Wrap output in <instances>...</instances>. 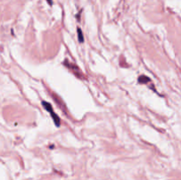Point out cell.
<instances>
[{"instance_id": "4", "label": "cell", "mask_w": 181, "mask_h": 180, "mask_svg": "<svg viewBox=\"0 0 181 180\" xmlns=\"http://www.w3.org/2000/svg\"><path fill=\"white\" fill-rule=\"evenodd\" d=\"M78 35H79V41L80 42H84V37L82 36V32H81V30L80 29V28H78Z\"/></svg>"}, {"instance_id": "3", "label": "cell", "mask_w": 181, "mask_h": 180, "mask_svg": "<svg viewBox=\"0 0 181 180\" xmlns=\"http://www.w3.org/2000/svg\"><path fill=\"white\" fill-rule=\"evenodd\" d=\"M138 80H139V82H140L141 84H144L146 81H149L150 80H149L148 77H145V76H141V77H139Z\"/></svg>"}, {"instance_id": "1", "label": "cell", "mask_w": 181, "mask_h": 180, "mask_svg": "<svg viewBox=\"0 0 181 180\" xmlns=\"http://www.w3.org/2000/svg\"><path fill=\"white\" fill-rule=\"evenodd\" d=\"M42 105H43V107L46 109V110L50 113V115H51V117H52V118H53V121H54L55 125H56L57 126H59L60 124H61L60 118H59V117H58L56 113H54L53 109H52V106H51L49 103H46V102H42Z\"/></svg>"}, {"instance_id": "2", "label": "cell", "mask_w": 181, "mask_h": 180, "mask_svg": "<svg viewBox=\"0 0 181 180\" xmlns=\"http://www.w3.org/2000/svg\"><path fill=\"white\" fill-rule=\"evenodd\" d=\"M65 65L69 68V70H71L75 75H76V77H78V78H80V79H85V75L80 72V68L78 67V66H76V65H73V64H71V63H65Z\"/></svg>"}]
</instances>
